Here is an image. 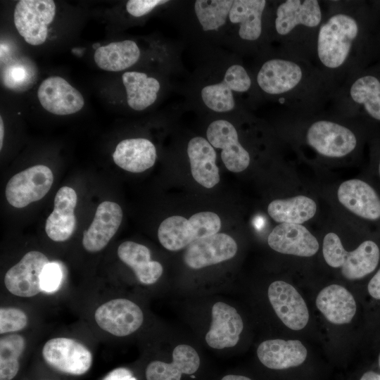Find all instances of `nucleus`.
I'll return each instance as SVG.
<instances>
[{
	"mask_svg": "<svg viewBox=\"0 0 380 380\" xmlns=\"http://www.w3.org/2000/svg\"><path fill=\"white\" fill-rule=\"evenodd\" d=\"M253 76L258 93L276 102L289 115H307L325 110L336 92L308 58L278 49L262 54Z\"/></svg>",
	"mask_w": 380,
	"mask_h": 380,
	"instance_id": "f257e3e1",
	"label": "nucleus"
},
{
	"mask_svg": "<svg viewBox=\"0 0 380 380\" xmlns=\"http://www.w3.org/2000/svg\"><path fill=\"white\" fill-rule=\"evenodd\" d=\"M356 1H328L311 61L336 89L360 70L362 23Z\"/></svg>",
	"mask_w": 380,
	"mask_h": 380,
	"instance_id": "f03ea898",
	"label": "nucleus"
},
{
	"mask_svg": "<svg viewBox=\"0 0 380 380\" xmlns=\"http://www.w3.org/2000/svg\"><path fill=\"white\" fill-rule=\"evenodd\" d=\"M327 8V1L318 0H284L274 3L269 16L270 42H276L279 44V49L310 60Z\"/></svg>",
	"mask_w": 380,
	"mask_h": 380,
	"instance_id": "7ed1b4c3",
	"label": "nucleus"
},
{
	"mask_svg": "<svg viewBox=\"0 0 380 380\" xmlns=\"http://www.w3.org/2000/svg\"><path fill=\"white\" fill-rule=\"evenodd\" d=\"M290 115L300 124L303 144L321 157L341 159L353 154L358 146L359 139L349 125L350 118L334 111Z\"/></svg>",
	"mask_w": 380,
	"mask_h": 380,
	"instance_id": "20e7f679",
	"label": "nucleus"
},
{
	"mask_svg": "<svg viewBox=\"0 0 380 380\" xmlns=\"http://www.w3.org/2000/svg\"><path fill=\"white\" fill-rule=\"evenodd\" d=\"M322 254L329 266L341 268L343 277L350 281L360 280L374 274L380 262V247L375 241L365 240L348 252L334 232L325 234Z\"/></svg>",
	"mask_w": 380,
	"mask_h": 380,
	"instance_id": "39448f33",
	"label": "nucleus"
},
{
	"mask_svg": "<svg viewBox=\"0 0 380 380\" xmlns=\"http://www.w3.org/2000/svg\"><path fill=\"white\" fill-rule=\"evenodd\" d=\"M330 103L331 110L341 115L353 118L362 109L380 122V80L374 75L357 71L336 89Z\"/></svg>",
	"mask_w": 380,
	"mask_h": 380,
	"instance_id": "423d86ee",
	"label": "nucleus"
},
{
	"mask_svg": "<svg viewBox=\"0 0 380 380\" xmlns=\"http://www.w3.org/2000/svg\"><path fill=\"white\" fill-rule=\"evenodd\" d=\"M220 217L213 212H199L189 220L174 215L164 220L158 230L161 245L172 251L187 247L196 240L218 233Z\"/></svg>",
	"mask_w": 380,
	"mask_h": 380,
	"instance_id": "0eeeda50",
	"label": "nucleus"
},
{
	"mask_svg": "<svg viewBox=\"0 0 380 380\" xmlns=\"http://www.w3.org/2000/svg\"><path fill=\"white\" fill-rule=\"evenodd\" d=\"M257 91L254 80L248 70L239 63L229 65L220 80L208 83L200 91L201 101L211 111L224 113L236 107V96Z\"/></svg>",
	"mask_w": 380,
	"mask_h": 380,
	"instance_id": "6e6552de",
	"label": "nucleus"
},
{
	"mask_svg": "<svg viewBox=\"0 0 380 380\" xmlns=\"http://www.w3.org/2000/svg\"><path fill=\"white\" fill-rule=\"evenodd\" d=\"M270 4L265 0H234L228 23L235 27L241 42L268 49Z\"/></svg>",
	"mask_w": 380,
	"mask_h": 380,
	"instance_id": "1a4fd4ad",
	"label": "nucleus"
},
{
	"mask_svg": "<svg viewBox=\"0 0 380 380\" xmlns=\"http://www.w3.org/2000/svg\"><path fill=\"white\" fill-rule=\"evenodd\" d=\"M55 14L53 1L21 0L14 9V25L27 43L40 45L46 39L48 25L53 20Z\"/></svg>",
	"mask_w": 380,
	"mask_h": 380,
	"instance_id": "9d476101",
	"label": "nucleus"
},
{
	"mask_svg": "<svg viewBox=\"0 0 380 380\" xmlns=\"http://www.w3.org/2000/svg\"><path fill=\"white\" fill-rule=\"evenodd\" d=\"M53 182L51 169L43 165L30 167L13 176L6 186L8 202L17 208H24L42 199Z\"/></svg>",
	"mask_w": 380,
	"mask_h": 380,
	"instance_id": "9b49d317",
	"label": "nucleus"
},
{
	"mask_svg": "<svg viewBox=\"0 0 380 380\" xmlns=\"http://www.w3.org/2000/svg\"><path fill=\"white\" fill-rule=\"evenodd\" d=\"M45 362L54 369L82 375L90 369L92 355L83 344L68 338L58 337L48 341L42 349Z\"/></svg>",
	"mask_w": 380,
	"mask_h": 380,
	"instance_id": "f8f14e48",
	"label": "nucleus"
},
{
	"mask_svg": "<svg viewBox=\"0 0 380 380\" xmlns=\"http://www.w3.org/2000/svg\"><path fill=\"white\" fill-rule=\"evenodd\" d=\"M206 137L214 148L221 149V158L227 170L240 172L249 166L250 153L239 141L238 132L232 122L223 119L211 122Z\"/></svg>",
	"mask_w": 380,
	"mask_h": 380,
	"instance_id": "ddd939ff",
	"label": "nucleus"
},
{
	"mask_svg": "<svg viewBox=\"0 0 380 380\" xmlns=\"http://www.w3.org/2000/svg\"><path fill=\"white\" fill-rule=\"evenodd\" d=\"M94 319L103 330L116 336H125L141 327L144 315L134 302L116 298L100 305L94 313Z\"/></svg>",
	"mask_w": 380,
	"mask_h": 380,
	"instance_id": "4468645a",
	"label": "nucleus"
},
{
	"mask_svg": "<svg viewBox=\"0 0 380 380\" xmlns=\"http://www.w3.org/2000/svg\"><path fill=\"white\" fill-rule=\"evenodd\" d=\"M268 298L277 317L291 330L303 329L309 320L307 305L298 291L284 281H274L268 287Z\"/></svg>",
	"mask_w": 380,
	"mask_h": 380,
	"instance_id": "2eb2a0df",
	"label": "nucleus"
},
{
	"mask_svg": "<svg viewBox=\"0 0 380 380\" xmlns=\"http://www.w3.org/2000/svg\"><path fill=\"white\" fill-rule=\"evenodd\" d=\"M49 262L42 253L32 251L27 253L5 274L4 284L12 294L20 297H32L42 290L41 276Z\"/></svg>",
	"mask_w": 380,
	"mask_h": 380,
	"instance_id": "dca6fc26",
	"label": "nucleus"
},
{
	"mask_svg": "<svg viewBox=\"0 0 380 380\" xmlns=\"http://www.w3.org/2000/svg\"><path fill=\"white\" fill-rule=\"evenodd\" d=\"M235 240L224 233L198 239L187 246L184 254L185 264L191 269H201L228 260L237 252Z\"/></svg>",
	"mask_w": 380,
	"mask_h": 380,
	"instance_id": "f3484780",
	"label": "nucleus"
},
{
	"mask_svg": "<svg viewBox=\"0 0 380 380\" xmlns=\"http://www.w3.org/2000/svg\"><path fill=\"white\" fill-rule=\"evenodd\" d=\"M339 203L356 216L371 222L380 220V196L365 181L350 179L343 182L337 190Z\"/></svg>",
	"mask_w": 380,
	"mask_h": 380,
	"instance_id": "a211bd4d",
	"label": "nucleus"
},
{
	"mask_svg": "<svg viewBox=\"0 0 380 380\" xmlns=\"http://www.w3.org/2000/svg\"><path fill=\"white\" fill-rule=\"evenodd\" d=\"M37 97L45 110L58 115L75 113L84 104L82 94L59 76L43 80L39 87Z\"/></svg>",
	"mask_w": 380,
	"mask_h": 380,
	"instance_id": "6ab92c4d",
	"label": "nucleus"
},
{
	"mask_svg": "<svg viewBox=\"0 0 380 380\" xmlns=\"http://www.w3.org/2000/svg\"><path fill=\"white\" fill-rule=\"evenodd\" d=\"M267 243L274 251L299 257H311L319 250L316 237L303 224L280 223L270 233Z\"/></svg>",
	"mask_w": 380,
	"mask_h": 380,
	"instance_id": "aec40b11",
	"label": "nucleus"
},
{
	"mask_svg": "<svg viewBox=\"0 0 380 380\" xmlns=\"http://www.w3.org/2000/svg\"><path fill=\"white\" fill-rule=\"evenodd\" d=\"M212 322L205 335L207 344L215 349L235 346L243 329L241 317L231 305L217 302L212 308Z\"/></svg>",
	"mask_w": 380,
	"mask_h": 380,
	"instance_id": "412c9836",
	"label": "nucleus"
},
{
	"mask_svg": "<svg viewBox=\"0 0 380 380\" xmlns=\"http://www.w3.org/2000/svg\"><path fill=\"white\" fill-rule=\"evenodd\" d=\"M122 220V210L118 203L108 201L100 203L91 225L84 232V248L91 253L101 251L115 234Z\"/></svg>",
	"mask_w": 380,
	"mask_h": 380,
	"instance_id": "4be33fe9",
	"label": "nucleus"
},
{
	"mask_svg": "<svg viewBox=\"0 0 380 380\" xmlns=\"http://www.w3.org/2000/svg\"><path fill=\"white\" fill-rule=\"evenodd\" d=\"M77 196L75 190L63 186L57 191L54 198V208L46 221L47 236L54 241H65L72 234L76 227L74 210Z\"/></svg>",
	"mask_w": 380,
	"mask_h": 380,
	"instance_id": "5701e85b",
	"label": "nucleus"
},
{
	"mask_svg": "<svg viewBox=\"0 0 380 380\" xmlns=\"http://www.w3.org/2000/svg\"><path fill=\"white\" fill-rule=\"evenodd\" d=\"M260 362L272 369H285L301 365L308 350L298 340L270 339L262 342L257 348Z\"/></svg>",
	"mask_w": 380,
	"mask_h": 380,
	"instance_id": "b1692460",
	"label": "nucleus"
},
{
	"mask_svg": "<svg viewBox=\"0 0 380 380\" xmlns=\"http://www.w3.org/2000/svg\"><path fill=\"white\" fill-rule=\"evenodd\" d=\"M316 306L324 317L334 324L350 323L357 311L353 294L338 284H331L322 289L317 296Z\"/></svg>",
	"mask_w": 380,
	"mask_h": 380,
	"instance_id": "393cba45",
	"label": "nucleus"
},
{
	"mask_svg": "<svg viewBox=\"0 0 380 380\" xmlns=\"http://www.w3.org/2000/svg\"><path fill=\"white\" fill-rule=\"evenodd\" d=\"M200 366V357L191 346L180 344L172 352L170 363L156 360L146 369V380H181L182 375L195 373Z\"/></svg>",
	"mask_w": 380,
	"mask_h": 380,
	"instance_id": "a878e982",
	"label": "nucleus"
},
{
	"mask_svg": "<svg viewBox=\"0 0 380 380\" xmlns=\"http://www.w3.org/2000/svg\"><path fill=\"white\" fill-rule=\"evenodd\" d=\"M187 154L192 176L198 184L210 189L219 183L216 151L207 139L202 137L191 139L187 145Z\"/></svg>",
	"mask_w": 380,
	"mask_h": 380,
	"instance_id": "bb28decb",
	"label": "nucleus"
},
{
	"mask_svg": "<svg viewBox=\"0 0 380 380\" xmlns=\"http://www.w3.org/2000/svg\"><path fill=\"white\" fill-rule=\"evenodd\" d=\"M157 157L154 144L147 139L134 138L121 141L113 154L115 163L130 172H142L151 167Z\"/></svg>",
	"mask_w": 380,
	"mask_h": 380,
	"instance_id": "cd10ccee",
	"label": "nucleus"
},
{
	"mask_svg": "<svg viewBox=\"0 0 380 380\" xmlns=\"http://www.w3.org/2000/svg\"><path fill=\"white\" fill-rule=\"evenodd\" d=\"M118 255L121 261L132 269L142 284H152L163 274L161 264L151 260L150 250L142 244L130 241H125L119 246Z\"/></svg>",
	"mask_w": 380,
	"mask_h": 380,
	"instance_id": "c85d7f7f",
	"label": "nucleus"
},
{
	"mask_svg": "<svg viewBox=\"0 0 380 380\" xmlns=\"http://www.w3.org/2000/svg\"><path fill=\"white\" fill-rule=\"evenodd\" d=\"M127 94V103L134 110H143L157 99L160 89V82L145 72L127 71L122 75Z\"/></svg>",
	"mask_w": 380,
	"mask_h": 380,
	"instance_id": "c756f323",
	"label": "nucleus"
},
{
	"mask_svg": "<svg viewBox=\"0 0 380 380\" xmlns=\"http://www.w3.org/2000/svg\"><path fill=\"white\" fill-rule=\"evenodd\" d=\"M140 54V49L135 42L124 40L100 46L96 49L94 59L101 69L119 72L134 65Z\"/></svg>",
	"mask_w": 380,
	"mask_h": 380,
	"instance_id": "7c9ffc66",
	"label": "nucleus"
},
{
	"mask_svg": "<svg viewBox=\"0 0 380 380\" xmlns=\"http://www.w3.org/2000/svg\"><path fill=\"white\" fill-rule=\"evenodd\" d=\"M316 212V202L304 195L275 199L267 206L269 215L279 223L302 224L312 219Z\"/></svg>",
	"mask_w": 380,
	"mask_h": 380,
	"instance_id": "2f4dec72",
	"label": "nucleus"
},
{
	"mask_svg": "<svg viewBox=\"0 0 380 380\" xmlns=\"http://www.w3.org/2000/svg\"><path fill=\"white\" fill-rule=\"evenodd\" d=\"M234 0H196L194 10L196 19L205 32H217L229 21Z\"/></svg>",
	"mask_w": 380,
	"mask_h": 380,
	"instance_id": "473e14b6",
	"label": "nucleus"
},
{
	"mask_svg": "<svg viewBox=\"0 0 380 380\" xmlns=\"http://www.w3.org/2000/svg\"><path fill=\"white\" fill-rule=\"evenodd\" d=\"M25 348V341L19 334L0 339V380H12L20 369L19 357Z\"/></svg>",
	"mask_w": 380,
	"mask_h": 380,
	"instance_id": "72a5a7b5",
	"label": "nucleus"
},
{
	"mask_svg": "<svg viewBox=\"0 0 380 380\" xmlns=\"http://www.w3.org/2000/svg\"><path fill=\"white\" fill-rule=\"evenodd\" d=\"M2 79L7 88L20 90L30 84L31 71L25 64L13 63L4 69Z\"/></svg>",
	"mask_w": 380,
	"mask_h": 380,
	"instance_id": "f704fd0d",
	"label": "nucleus"
},
{
	"mask_svg": "<svg viewBox=\"0 0 380 380\" xmlns=\"http://www.w3.org/2000/svg\"><path fill=\"white\" fill-rule=\"evenodd\" d=\"M27 323V317L23 310L14 308L0 309V334L20 331Z\"/></svg>",
	"mask_w": 380,
	"mask_h": 380,
	"instance_id": "c9c22d12",
	"label": "nucleus"
},
{
	"mask_svg": "<svg viewBox=\"0 0 380 380\" xmlns=\"http://www.w3.org/2000/svg\"><path fill=\"white\" fill-rule=\"evenodd\" d=\"M63 279V271L57 262H49L44 268L41 276L42 291L53 293L56 291Z\"/></svg>",
	"mask_w": 380,
	"mask_h": 380,
	"instance_id": "e433bc0d",
	"label": "nucleus"
},
{
	"mask_svg": "<svg viewBox=\"0 0 380 380\" xmlns=\"http://www.w3.org/2000/svg\"><path fill=\"white\" fill-rule=\"evenodd\" d=\"M168 3L166 0H129L127 2L126 9L131 15L139 18L144 16L156 7Z\"/></svg>",
	"mask_w": 380,
	"mask_h": 380,
	"instance_id": "4c0bfd02",
	"label": "nucleus"
},
{
	"mask_svg": "<svg viewBox=\"0 0 380 380\" xmlns=\"http://www.w3.org/2000/svg\"><path fill=\"white\" fill-rule=\"evenodd\" d=\"M367 291L372 300L380 302V267L369 279L367 285Z\"/></svg>",
	"mask_w": 380,
	"mask_h": 380,
	"instance_id": "58836bf2",
	"label": "nucleus"
},
{
	"mask_svg": "<svg viewBox=\"0 0 380 380\" xmlns=\"http://www.w3.org/2000/svg\"><path fill=\"white\" fill-rule=\"evenodd\" d=\"M102 380H137L132 372L125 367H118L110 372Z\"/></svg>",
	"mask_w": 380,
	"mask_h": 380,
	"instance_id": "ea45409f",
	"label": "nucleus"
},
{
	"mask_svg": "<svg viewBox=\"0 0 380 380\" xmlns=\"http://www.w3.org/2000/svg\"><path fill=\"white\" fill-rule=\"evenodd\" d=\"M360 380H380V373L367 371L362 375Z\"/></svg>",
	"mask_w": 380,
	"mask_h": 380,
	"instance_id": "a19ab883",
	"label": "nucleus"
},
{
	"mask_svg": "<svg viewBox=\"0 0 380 380\" xmlns=\"http://www.w3.org/2000/svg\"><path fill=\"white\" fill-rule=\"evenodd\" d=\"M221 380H251L250 378L241 375L229 374L222 377Z\"/></svg>",
	"mask_w": 380,
	"mask_h": 380,
	"instance_id": "79ce46f5",
	"label": "nucleus"
},
{
	"mask_svg": "<svg viewBox=\"0 0 380 380\" xmlns=\"http://www.w3.org/2000/svg\"><path fill=\"white\" fill-rule=\"evenodd\" d=\"M4 123L2 118L0 117V149L2 148L3 139H4Z\"/></svg>",
	"mask_w": 380,
	"mask_h": 380,
	"instance_id": "37998d69",
	"label": "nucleus"
},
{
	"mask_svg": "<svg viewBox=\"0 0 380 380\" xmlns=\"http://www.w3.org/2000/svg\"><path fill=\"white\" fill-rule=\"evenodd\" d=\"M378 173H379V175L380 177V159H379V163H378Z\"/></svg>",
	"mask_w": 380,
	"mask_h": 380,
	"instance_id": "c03bdc74",
	"label": "nucleus"
}]
</instances>
